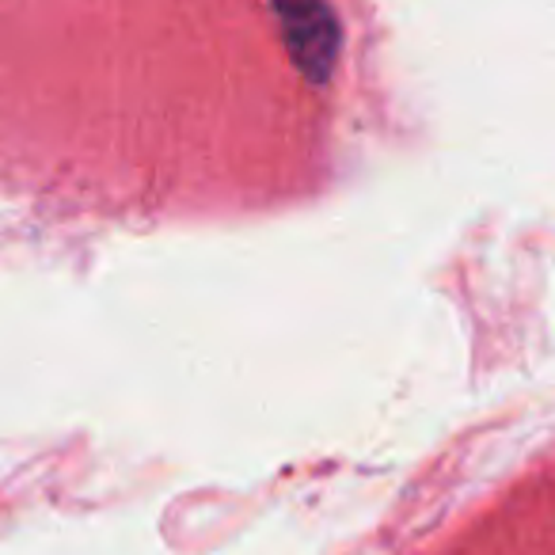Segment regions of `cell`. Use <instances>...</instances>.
<instances>
[{
  "instance_id": "cell-1",
  "label": "cell",
  "mask_w": 555,
  "mask_h": 555,
  "mask_svg": "<svg viewBox=\"0 0 555 555\" xmlns=\"http://www.w3.org/2000/svg\"><path fill=\"white\" fill-rule=\"evenodd\" d=\"M499 499L472 517V537H456L441 555H555V461Z\"/></svg>"
},
{
  "instance_id": "cell-2",
  "label": "cell",
  "mask_w": 555,
  "mask_h": 555,
  "mask_svg": "<svg viewBox=\"0 0 555 555\" xmlns=\"http://www.w3.org/2000/svg\"><path fill=\"white\" fill-rule=\"evenodd\" d=\"M282 35H286V47L294 54L297 69L312 80V85H324L335 69V57H339L343 35L335 24L332 9L324 0H270Z\"/></svg>"
}]
</instances>
